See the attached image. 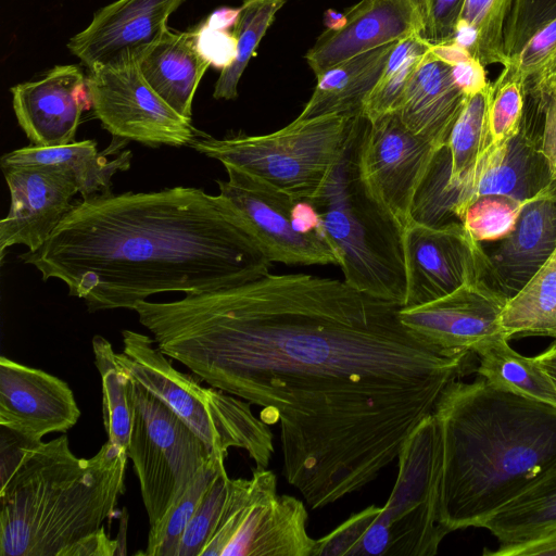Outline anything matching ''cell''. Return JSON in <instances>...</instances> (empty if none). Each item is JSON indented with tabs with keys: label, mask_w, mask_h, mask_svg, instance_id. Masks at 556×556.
<instances>
[{
	"label": "cell",
	"mask_w": 556,
	"mask_h": 556,
	"mask_svg": "<svg viewBox=\"0 0 556 556\" xmlns=\"http://www.w3.org/2000/svg\"><path fill=\"white\" fill-rule=\"evenodd\" d=\"M225 459L226 457L220 454H213L180 498L156 525L150 527L147 548L142 554L148 556H177L186 528L211 482L218 471L225 467Z\"/></svg>",
	"instance_id": "obj_35"
},
{
	"label": "cell",
	"mask_w": 556,
	"mask_h": 556,
	"mask_svg": "<svg viewBox=\"0 0 556 556\" xmlns=\"http://www.w3.org/2000/svg\"><path fill=\"white\" fill-rule=\"evenodd\" d=\"M466 100L451 66L428 50L407 84L397 113L407 129L441 148L447 144Z\"/></svg>",
	"instance_id": "obj_23"
},
{
	"label": "cell",
	"mask_w": 556,
	"mask_h": 556,
	"mask_svg": "<svg viewBox=\"0 0 556 556\" xmlns=\"http://www.w3.org/2000/svg\"><path fill=\"white\" fill-rule=\"evenodd\" d=\"M0 428V556H63L103 527L125 492L126 450L108 441L80 458L65 434L35 443Z\"/></svg>",
	"instance_id": "obj_4"
},
{
	"label": "cell",
	"mask_w": 556,
	"mask_h": 556,
	"mask_svg": "<svg viewBox=\"0 0 556 556\" xmlns=\"http://www.w3.org/2000/svg\"><path fill=\"white\" fill-rule=\"evenodd\" d=\"M383 507L370 505L317 539L314 556H432L448 533L438 519L439 438L429 415L397 456Z\"/></svg>",
	"instance_id": "obj_5"
},
{
	"label": "cell",
	"mask_w": 556,
	"mask_h": 556,
	"mask_svg": "<svg viewBox=\"0 0 556 556\" xmlns=\"http://www.w3.org/2000/svg\"><path fill=\"white\" fill-rule=\"evenodd\" d=\"M541 111V150L556 185V87L543 91L526 92Z\"/></svg>",
	"instance_id": "obj_42"
},
{
	"label": "cell",
	"mask_w": 556,
	"mask_h": 556,
	"mask_svg": "<svg viewBox=\"0 0 556 556\" xmlns=\"http://www.w3.org/2000/svg\"><path fill=\"white\" fill-rule=\"evenodd\" d=\"M465 0H421L425 28L421 36L430 43L452 41Z\"/></svg>",
	"instance_id": "obj_41"
},
{
	"label": "cell",
	"mask_w": 556,
	"mask_h": 556,
	"mask_svg": "<svg viewBox=\"0 0 556 556\" xmlns=\"http://www.w3.org/2000/svg\"><path fill=\"white\" fill-rule=\"evenodd\" d=\"M430 46L420 34L395 43L379 79L364 101L362 115L366 119L374 122L397 112L407 84Z\"/></svg>",
	"instance_id": "obj_32"
},
{
	"label": "cell",
	"mask_w": 556,
	"mask_h": 556,
	"mask_svg": "<svg viewBox=\"0 0 556 556\" xmlns=\"http://www.w3.org/2000/svg\"><path fill=\"white\" fill-rule=\"evenodd\" d=\"M219 194L235 208L271 263L340 265L323 218L307 199H298L241 169L225 166Z\"/></svg>",
	"instance_id": "obj_11"
},
{
	"label": "cell",
	"mask_w": 556,
	"mask_h": 556,
	"mask_svg": "<svg viewBox=\"0 0 556 556\" xmlns=\"http://www.w3.org/2000/svg\"><path fill=\"white\" fill-rule=\"evenodd\" d=\"M438 519L447 533L482 522L556 468V406L480 377L456 380L432 412Z\"/></svg>",
	"instance_id": "obj_3"
},
{
	"label": "cell",
	"mask_w": 556,
	"mask_h": 556,
	"mask_svg": "<svg viewBox=\"0 0 556 556\" xmlns=\"http://www.w3.org/2000/svg\"><path fill=\"white\" fill-rule=\"evenodd\" d=\"M439 148L416 136L397 112L364 117L357 144L361 179L369 195L404 229L415 192Z\"/></svg>",
	"instance_id": "obj_13"
},
{
	"label": "cell",
	"mask_w": 556,
	"mask_h": 556,
	"mask_svg": "<svg viewBox=\"0 0 556 556\" xmlns=\"http://www.w3.org/2000/svg\"><path fill=\"white\" fill-rule=\"evenodd\" d=\"M400 308L344 280L268 273L134 311L169 359L279 425L283 477L316 509L374 481L473 368L472 352L421 340Z\"/></svg>",
	"instance_id": "obj_1"
},
{
	"label": "cell",
	"mask_w": 556,
	"mask_h": 556,
	"mask_svg": "<svg viewBox=\"0 0 556 556\" xmlns=\"http://www.w3.org/2000/svg\"><path fill=\"white\" fill-rule=\"evenodd\" d=\"M80 417L70 386L38 368L0 357V427L30 442L65 433Z\"/></svg>",
	"instance_id": "obj_18"
},
{
	"label": "cell",
	"mask_w": 556,
	"mask_h": 556,
	"mask_svg": "<svg viewBox=\"0 0 556 556\" xmlns=\"http://www.w3.org/2000/svg\"><path fill=\"white\" fill-rule=\"evenodd\" d=\"M118 364L141 386L161 399L212 453L225 457L230 448L244 450L256 468H267L274 454V435L256 417L251 403L176 369L169 358L142 332L123 330Z\"/></svg>",
	"instance_id": "obj_7"
},
{
	"label": "cell",
	"mask_w": 556,
	"mask_h": 556,
	"mask_svg": "<svg viewBox=\"0 0 556 556\" xmlns=\"http://www.w3.org/2000/svg\"><path fill=\"white\" fill-rule=\"evenodd\" d=\"M302 501L279 494L277 477L255 468L251 478L229 479L224 505L201 556H314Z\"/></svg>",
	"instance_id": "obj_9"
},
{
	"label": "cell",
	"mask_w": 556,
	"mask_h": 556,
	"mask_svg": "<svg viewBox=\"0 0 556 556\" xmlns=\"http://www.w3.org/2000/svg\"><path fill=\"white\" fill-rule=\"evenodd\" d=\"M339 29H326L306 53L315 75L351 56L422 34L421 0H361Z\"/></svg>",
	"instance_id": "obj_20"
},
{
	"label": "cell",
	"mask_w": 556,
	"mask_h": 556,
	"mask_svg": "<svg viewBox=\"0 0 556 556\" xmlns=\"http://www.w3.org/2000/svg\"><path fill=\"white\" fill-rule=\"evenodd\" d=\"M364 116L355 117L336 163L307 198L320 214L339 252L344 281L367 294L396 303L406 295L403 229L367 192L357 165Z\"/></svg>",
	"instance_id": "obj_6"
},
{
	"label": "cell",
	"mask_w": 556,
	"mask_h": 556,
	"mask_svg": "<svg viewBox=\"0 0 556 556\" xmlns=\"http://www.w3.org/2000/svg\"><path fill=\"white\" fill-rule=\"evenodd\" d=\"M11 93L17 123L37 148L74 142L81 113L91 106L77 65H58L39 79L13 86Z\"/></svg>",
	"instance_id": "obj_19"
},
{
	"label": "cell",
	"mask_w": 556,
	"mask_h": 556,
	"mask_svg": "<svg viewBox=\"0 0 556 556\" xmlns=\"http://www.w3.org/2000/svg\"><path fill=\"white\" fill-rule=\"evenodd\" d=\"M239 12L240 9L230 8L217 10L210 16L205 25L211 28L225 30L227 27L236 24Z\"/></svg>",
	"instance_id": "obj_48"
},
{
	"label": "cell",
	"mask_w": 556,
	"mask_h": 556,
	"mask_svg": "<svg viewBox=\"0 0 556 556\" xmlns=\"http://www.w3.org/2000/svg\"><path fill=\"white\" fill-rule=\"evenodd\" d=\"M345 23V14L328 10L325 14V24L328 29H339Z\"/></svg>",
	"instance_id": "obj_50"
},
{
	"label": "cell",
	"mask_w": 556,
	"mask_h": 556,
	"mask_svg": "<svg viewBox=\"0 0 556 556\" xmlns=\"http://www.w3.org/2000/svg\"><path fill=\"white\" fill-rule=\"evenodd\" d=\"M396 42L365 51L316 75V86L299 118L325 115L359 116Z\"/></svg>",
	"instance_id": "obj_25"
},
{
	"label": "cell",
	"mask_w": 556,
	"mask_h": 556,
	"mask_svg": "<svg viewBox=\"0 0 556 556\" xmlns=\"http://www.w3.org/2000/svg\"><path fill=\"white\" fill-rule=\"evenodd\" d=\"M91 344L101 378L102 416L108 441L127 452L134 419L132 378L118 364L110 341L96 334Z\"/></svg>",
	"instance_id": "obj_30"
},
{
	"label": "cell",
	"mask_w": 556,
	"mask_h": 556,
	"mask_svg": "<svg viewBox=\"0 0 556 556\" xmlns=\"http://www.w3.org/2000/svg\"><path fill=\"white\" fill-rule=\"evenodd\" d=\"M505 334L479 345L477 374L490 383L556 406V388L536 357H527L510 348Z\"/></svg>",
	"instance_id": "obj_28"
},
{
	"label": "cell",
	"mask_w": 556,
	"mask_h": 556,
	"mask_svg": "<svg viewBox=\"0 0 556 556\" xmlns=\"http://www.w3.org/2000/svg\"><path fill=\"white\" fill-rule=\"evenodd\" d=\"M501 325L509 339L556 337V250L527 285L508 299Z\"/></svg>",
	"instance_id": "obj_29"
},
{
	"label": "cell",
	"mask_w": 556,
	"mask_h": 556,
	"mask_svg": "<svg viewBox=\"0 0 556 556\" xmlns=\"http://www.w3.org/2000/svg\"><path fill=\"white\" fill-rule=\"evenodd\" d=\"M493 96L491 83L484 90L467 97L446 144L451 153V181L459 182L472 174L491 142L489 111Z\"/></svg>",
	"instance_id": "obj_31"
},
{
	"label": "cell",
	"mask_w": 556,
	"mask_h": 556,
	"mask_svg": "<svg viewBox=\"0 0 556 556\" xmlns=\"http://www.w3.org/2000/svg\"><path fill=\"white\" fill-rule=\"evenodd\" d=\"M229 479L226 467L215 476L186 528L177 556H201L217 525Z\"/></svg>",
	"instance_id": "obj_38"
},
{
	"label": "cell",
	"mask_w": 556,
	"mask_h": 556,
	"mask_svg": "<svg viewBox=\"0 0 556 556\" xmlns=\"http://www.w3.org/2000/svg\"><path fill=\"white\" fill-rule=\"evenodd\" d=\"M451 169V153L445 144L435 151L415 192L410 222L430 227L460 222L457 217L459 185L450 180Z\"/></svg>",
	"instance_id": "obj_34"
},
{
	"label": "cell",
	"mask_w": 556,
	"mask_h": 556,
	"mask_svg": "<svg viewBox=\"0 0 556 556\" xmlns=\"http://www.w3.org/2000/svg\"><path fill=\"white\" fill-rule=\"evenodd\" d=\"M451 74L467 97L484 90L491 84L486 78L485 66L473 58L451 66Z\"/></svg>",
	"instance_id": "obj_44"
},
{
	"label": "cell",
	"mask_w": 556,
	"mask_h": 556,
	"mask_svg": "<svg viewBox=\"0 0 556 556\" xmlns=\"http://www.w3.org/2000/svg\"><path fill=\"white\" fill-rule=\"evenodd\" d=\"M507 301L505 294L479 280L434 301L401 307L399 316L410 332L432 345L473 353L482 343L505 334L501 315Z\"/></svg>",
	"instance_id": "obj_16"
},
{
	"label": "cell",
	"mask_w": 556,
	"mask_h": 556,
	"mask_svg": "<svg viewBox=\"0 0 556 556\" xmlns=\"http://www.w3.org/2000/svg\"><path fill=\"white\" fill-rule=\"evenodd\" d=\"M10 208L0 220V258L15 244L39 249L72 207L78 192L74 176L53 165L1 167Z\"/></svg>",
	"instance_id": "obj_17"
},
{
	"label": "cell",
	"mask_w": 556,
	"mask_h": 556,
	"mask_svg": "<svg viewBox=\"0 0 556 556\" xmlns=\"http://www.w3.org/2000/svg\"><path fill=\"white\" fill-rule=\"evenodd\" d=\"M556 250V185L526 201L514 229L486 252L488 283L515 295Z\"/></svg>",
	"instance_id": "obj_22"
},
{
	"label": "cell",
	"mask_w": 556,
	"mask_h": 556,
	"mask_svg": "<svg viewBox=\"0 0 556 556\" xmlns=\"http://www.w3.org/2000/svg\"><path fill=\"white\" fill-rule=\"evenodd\" d=\"M198 46L200 52L213 65L224 70L235 60L237 40L233 34L226 30L211 28L206 25L198 31Z\"/></svg>",
	"instance_id": "obj_43"
},
{
	"label": "cell",
	"mask_w": 556,
	"mask_h": 556,
	"mask_svg": "<svg viewBox=\"0 0 556 556\" xmlns=\"http://www.w3.org/2000/svg\"><path fill=\"white\" fill-rule=\"evenodd\" d=\"M86 84L94 116L115 139L182 147L202 134L156 93L138 63L89 71Z\"/></svg>",
	"instance_id": "obj_12"
},
{
	"label": "cell",
	"mask_w": 556,
	"mask_h": 556,
	"mask_svg": "<svg viewBox=\"0 0 556 556\" xmlns=\"http://www.w3.org/2000/svg\"><path fill=\"white\" fill-rule=\"evenodd\" d=\"M489 111L491 143L500 144L514 137L521 125L525 106V85L516 79L497 77Z\"/></svg>",
	"instance_id": "obj_39"
},
{
	"label": "cell",
	"mask_w": 556,
	"mask_h": 556,
	"mask_svg": "<svg viewBox=\"0 0 556 556\" xmlns=\"http://www.w3.org/2000/svg\"><path fill=\"white\" fill-rule=\"evenodd\" d=\"M556 17V0H516L505 25L506 56L515 54L547 22Z\"/></svg>",
	"instance_id": "obj_40"
},
{
	"label": "cell",
	"mask_w": 556,
	"mask_h": 556,
	"mask_svg": "<svg viewBox=\"0 0 556 556\" xmlns=\"http://www.w3.org/2000/svg\"><path fill=\"white\" fill-rule=\"evenodd\" d=\"M429 51L443 63L454 66L471 59V54L454 41L431 45Z\"/></svg>",
	"instance_id": "obj_47"
},
{
	"label": "cell",
	"mask_w": 556,
	"mask_h": 556,
	"mask_svg": "<svg viewBox=\"0 0 556 556\" xmlns=\"http://www.w3.org/2000/svg\"><path fill=\"white\" fill-rule=\"evenodd\" d=\"M516 0H465L458 22L469 24L478 34L473 59L483 66L503 65L505 25ZM457 22V23H458Z\"/></svg>",
	"instance_id": "obj_36"
},
{
	"label": "cell",
	"mask_w": 556,
	"mask_h": 556,
	"mask_svg": "<svg viewBox=\"0 0 556 556\" xmlns=\"http://www.w3.org/2000/svg\"><path fill=\"white\" fill-rule=\"evenodd\" d=\"M156 93L178 114L192 121V101L211 63L200 52L198 31L167 29L138 63Z\"/></svg>",
	"instance_id": "obj_24"
},
{
	"label": "cell",
	"mask_w": 556,
	"mask_h": 556,
	"mask_svg": "<svg viewBox=\"0 0 556 556\" xmlns=\"http://www.w3.org/2000/svg\"><path fill=\"white\" fill-rule=\"evenodd\" d=\"M406 295L402 307L440 299L464 285L488 282V256L463 223L430 227L410 222L403 229Z\"/></svg>",
	"instance_id": "obj_14"
},
{
	"label": "cell",
	"mask_w": 556,
	"mask_h": 556,
	"mask_svg": "<svg viewBox=\"0 0 556 556\" xmlns=\"http://www.w3.org/2000/svg\"><path fill=\"white\" fill-rule=\"evenodd\" d=\"M184 0H117L73 36L67 48L89 71L139 63L161 40Z\"/></svg>",
	"instance_id": "obj_15"
},
{
	"label": "cell",
	"mask_w": 556,
	"mask_h": 556,
	"mask_svg": "<svg viewBox=\"0 0 556 556\" xmlns=\"http://www.w3.org/2000/svg\"><path fill=\"white\" fill-rule=\"evenodd\" d=\"M492 556H556V531L549 535L522 545L500 546L497 551L484 552Z\"/></svg>",
	"instance_id": "obj_46"
},
{
	"label": "cell",
	"mask_w": 556,
	"mask_h": 556,
	"mask_svg": "<svg viewBox=\"0 0 556 556\" xmlns=\"http://www.w3.org/2000/svg\"><path fill=\"white\" fill-rule=\"evenodd\" d=\"M355 117H296L275 132L258 136L238 132L217 139L202 132L190 147L294 198L307 199L321 186L338 160Z\"/></svg>",
	"instance_id": "obj_8"
},
{
	"label": "cell",
	"mask_w": 556,
	"mask_h": 556,
	"mask_svg": "<svg viewBox=\"0 0 556 556\" xmlns=\"http://www.w3.org/2000/svg\"><path fill=\"white\" fill-rule=\"evenodd\" d=\"M535 357L556 388V343Z\"/></svg>",
	"instance_id": "obj_49"
},
{
	"label": "cell",
	"mask_w": 556,
	"mask_h": 556,
	"mask_svg": "<svg viewBox=\"0 0 556 556\" xmlns=\"http://www.w3.org/2000/svg\"><path fill=\"white\" fill-rule=\"evenodd\" d=\"M480 528L489 530L500 546L539 541L556 531V468L506 503Z\"/></svg>",
	"instance_id": "obj_27"
},
{
	"label": "cell",
	"mask_w": 556,
	"mask_h": 556,
	"mask_svg": "<svg viewBox=\"0 0 556 556\" xmlns=\"http://www.w3.org/2000/svg\"><path fill=\"white\" fill-rule=\"evenodd\" d=\"M118 543L111 539L104 527L70 546L63 556H112L118 554Z\"/></svg>",
	"instance_id": "obj_45"
},
{
	"label": "cell",
	"mask_w": 556,
	"mask_h": 556,
	"mask_svg": "<svg viewBox=\"0 0 556 556\" xmlns=\"http://www.w3.org/2000/svg\"><path fill=\"white\" fill-rule=\"evenodd\" d=\"M18 258L43 280L60 279L91 313L245 283L271 266L230 203L194 187L83 199Z\"/></svg>",
	"instance_id": "obj_2"
},
{
	"label": "cell",
	"mask_w": 556,
	"mask_h": 556,
	"mask_svg": "<svg viewBox=\"0 0 556 556\" xmlns=\"http://www.w3.org/2000/svg\"><path fill=\"white\" fill-rule=\"evenodd\" d=\"M525 203L507 195H482L470 203L462 223L478 242L501 240L514 229Z\"/></svg>",
	"instance_id": "obj_37"
},
{
	"label": "cell",
	"mask_w": 556,
	"mask_h": 556,
	"mask_svg": "<svg viewBox=\"0 0 556 556\" xmlns=\"http://www.w3.org/2000/svg\"><path fill=\"white\" fill-rule=\"evenodd\" d=\"M541 111L526 94L518 132L500 144L490 142L476 165L470 181L469 205L477 198L490 194L527 201L554 182L541 150Z\"/></svg>",
	"instance_id": "obj_21"
},
{
	"label": "cell",
	"mask_w": 556,
	"mask_h": 556,
	"mask_svg": "<svg viewBox=\"0 0 556 556\" xmlns=\"http://www.w3.org/2000/svg\"><path fill=\"white\" fill-rule=\"evenodd\" d=\"M132 397L127 456L132 462L152 527L180 498L215 453L161 399L134 378Z\"/></svg>",
	"instance_id": "obj_10"
},
{
	"label": "cell",
	"mask_w": 556,
	"mask_h": 556,
	"mask_svg": "<svg viewBox=\"0 0 556 556\" xmlns=\"http://www.w3.org/2000/svg\"><path fill=\"white\" fill-rule=\"evenodd\" d=\"M105 152L98 151L94 140L74 141L54 148H37L30 144L3 154L0 165L1 167L25 165L62 167L74 176L78 193L83 199H87L111 192L113 176L130 167L131 151H123L113 160H109Z\"/></svg>",
	"instance_id": "obj_26"
},
{
	"label": "cell",
	"mask_w": 556,
	"mask_h": 556,
	"mask_svg": "<svg viewBox=\"0 0 556 556\" xmlns=\"http://www.w3.org/2000/svg\"><path fill=\"white\" fill-rule=\"evenodd\" d=\"M285 3L286 0L243 1L232 31L237 40L236 58L228 67L222 70L213 92L215 99L237 98L238 84L250 59Z\"/></svg>",
	"instance_id": "obj_33"
}]
</instances>
